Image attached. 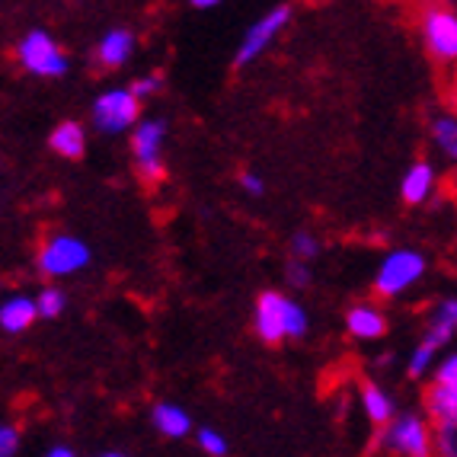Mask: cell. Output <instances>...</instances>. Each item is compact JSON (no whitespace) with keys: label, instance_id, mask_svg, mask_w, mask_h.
Returning a JSON list of instances; mask_svg holds the SVG:
<instances>
[{"label":"cell","instance_id":"1","mask_svg":"<svg viewBox=\"0 0 457 457\" xmlns=\"http://www.w3.org/2000/svg\"><path fill=\"white\" fill-rule=\"evenodd\" d=\"M256 333L262 336V343L275 345L282 339H301L307 333V313L301 304H295L291 297L278 295V291H262L256 301Z\"/></svg>","mask_w":457,"mask_h":457},{"label":"cell","instance_id":"2","mask_svg":"<svg viewBox=\"0 0 457 457\" xmlns=\"http://www.w3.org/2000/svg\"><path fill=\"white\" fill-rule=\"evenodd\" d=\"M16 62L36 77L68 74V54L46 29H32L16 42Z\"/></svg>","mask_w":457,"mask_h":457},{"label":"cell","instance_id":"3","mask_svg":"<svg viewBox=\"0 0 457 457\" xmlns=\"http://www.w3.org/2000/svg\"><path fill=\"white\" fill-rule=\"evenodd\" d=\"M87 266H90V246L74 234L48 237L38 250V272L48 278H68Z\"/></svg>","mask_w":457,"mask_h":457},{"label":"cell","instance_id":"4","mask_svg":"<svg viewBox=\"0 0 457 457\" xmlns=\"http://www.w3.org/2000/svg\"><path fill=\"white\" fill-rule=\"evenodd\" d=\"M141 119V96L135 90H106L99 93L96 103H93V125L106 135H119V131H129Z\"/></svg>","mask_w":457,"mask_h":457},{"label":"cell","instance_id":"5","mask_svg":"<svg viewBox=\"0 0 457 457\" xmlns=\"http://www.w3.org/2000/svg\"><path fill=\"white\" fill-rule=\"evenodd\" d=\"M426 272V256L416 250H394L387 253V260L381 262L378 275H374V291L381 297H396L406 288L420 282Z\"/></svg>","mask_w":457,"mask_h":457},{"label":"cell","instance_id":"6","mask_svg":"<svg viewBox=\"0 0 457 457\" xmlns=\"http://www.w3.org/2000/svg\"><path fill=\"white\" fill-rule=\"evenodd\" d=\"M163 135H167V122L163 119H145V122L135 125V135H131V151H135V163L141 179L147 183H161L167 176L163 167Z\"/></svg>","mask_w":457,"mask_h":457},{"label":"cell","instance_id":"7","mask_svg":"<svg viewBox=\"0 0 457 457\" xmlns=\"http://www.w3.org/2000/svg\"><path fill=\"white\" fill-rule=\"evenodd\" d=\"M288 20H291V7H288V4L269 10L262 20H256V23L246 29L240 48H237V58H234L237 68H246L250 62H256V58H260V54L275 42V36H278V32L288 26Z\"/></svg>","mask_w":457,"mask_h":457},{"label":"cell","instance_id":"8","mask_svg":"<svg viewBox=\"0 0 457 457\" xmlns=\"http://www.w3.org/2000/svg\"><path fill=\"white\" fill-rule=\"evenodd\" d=\"M384 445H387L390 451H396V454H406V457H426L428 451L435 448L428 426L420 416H412V412L394 416V422H390L387 432H384Z\"/></svg>","mask_w":457,"mask_h":457},{"label":"cell","instance_id":"9","mask_svg":"<svg viewBox=\"0 0 457 457\" xmlns=\"http://www.w3.org/2000/svg\"><path fill=\"white\" fill-rule=\"evenodd\" d=\"M422 38L432 58L457 62V13L442 7H428L422 13Z\"/></svg>","mask_w":457,"mask_h":457},{"label":"cell","instance_id":"10","mask_svg":"<svg viewBox=\"0 0 457 457\" xmlns=\"http://www.w3.org/2000/svg\"><path fill=\"white\" fill-rule=\"evenodd\" d=\"M38 317H42V313H38L36 297L13 295V297H7V301L0 304V327H4V333H10V336L26 333V329H29Z\"/></svg>","mask_w":457,"mask_h":457},{"label":"cell","instance_id":"11","mask_svg":"<svg viewBox=\"0 0 457 457\" xmlns=\"http://www.w3.org/2000/svg\"><path fill=\"white\" fill-rule=\"evenodd\" d=\"M428 412H432L438 432H457V384H438L426 396Z\"/></svg>","mask_w":457,"mask_h":457},{"label":"cell","instance_id":"12","mask_svg":"<svg viewBox=\"0 0 457 457\" xmlns=\"http://www.w3.org/2000/svg\"><path fill=\"white\" fill-rule=\"evenodd\" d=\"M345 327L355 339H381L387 333V320L374 304H355L345 313Z\"/></svg>","mask_w":457,"mask_h":457},{"label":"cell","instance_id":"13","mask_svg":"<svg viewBox=\"0 0 457 457\" xmlns=\"http://www.w3.org/2000/svg\"><path fill=\"white\" fill-rule=\"evenodd\" d=\"M131 52H135V36H131L129 29H112L99 38L96 62L103 64V68H122L131 58Z\"/></svg>","mask_w":457,"mask_h":457},{"label":"cell","instance_id":"14","mask_svg":"<svg viewBox=\"0 0 457 457\" xmlns=\"http://www.w3.org/2000/svg\"><path fill=\"white\" fill-rule=\"evenodd\" d=\"M435 189V167L432 163H412L406 170L403 183H400V195L406 205H422Z\"/></svg>","mask_w":457,"mask_h":457},{"label":"cell","instance_id":"15","mask_svg":"<svg viewBox=\"0 0 457 457\" xmlns=\"http://www.w3.org/2000/svg\"><path fill=\"white\" fill-rule=\"evenodd\" d=\"M151 422L154 428L163 435V438H186V435L192 432V420L189 412L183 410V406H173V403H157L151 412Z\"/></svg>","mask_w":457,"mask_h":457},{"label":"cell","instance_id":"16","mask_svg":"<svg viewBox=\"0 0 457 457\" xmlns=\"http://www.w3.org/2000/svg\"><path fill=\"white\" fill-rule=\"evenodd\" d=\"M48 147L64 161H80L87 151V135L77 122H62L48 135Z\"/></svg>","mask_w":457,"mask_h":457},{"label":"cell","instance_id":"17","mask_svg":"<svg viewBox=\"0 0 457 457\" xmlns=\"http://www.w3.org/2000/svg\"><path fill=\"white\" fill-rule=\"evenodd\" d=\"M361 406H365L368 420H371L374 426H390V422H394V416H396L394 400H390V396L371 381L361 384Z\"/></svg>","mask_w":457,"mask_h":457},{"label":"cell","instance_id":"18","mask_svg":"<svg viewBox=\"0 0 457 457\" xmlns=\"http://www.w3.org/2000/svg\"><path fill=\"white\" fill-rule=\"evenodd\" d=\"M454 329H457V301H445V304H438V311H435L432 323H428L422 339L432 343L435 349H442L451 336H454Z\"/></svg>","mask_w":457,"mask_h":457},{"label":"cell","instance_id":"19","mask_svg":"<svg viewBox=\"0 0 457 457\" xmlns=\"http://www.w3.org/2000/svg\"><path fill=\"white\" fill-rule=\"evenodd\" d=\"M432 141L445 157L457 161V119L454 115H438V119H435L432 122Z\"/></svg>","mask_w":457,"mask_h":457},{"label":"cell","instance_id":"20","mask_svg":"<svg viewBox=\"0 0 457 457\" xmlns=\"http://www.w3.org/2000/svg\"><path fill=\"white\" fill-rule=\"evenodd\" d=\"M38 301V313L46 317V320H54V317H62V311L68 307V295L62 288H46L42 295L36 297Z\"/></svg>","mask_w":457,"mask_h":457},{"label":"cell","instance_id":"21","mask_svg":"<svg viewBox=\"0 0 457 457\" xmlns=\"http://www.w3.org/2000/svg\"><path fill=\"white\" fill-rule=\"evenodd\" d=\"M291 256H297V260H317L320 256V240L313 234H307V230H301V234L291 237Z\"/></svg>","mask_w":457,"mask_h":457},{"label":"cell","instance_id":"22","mask_svg":"<svg viewBox=\"0 0 457 457\" xmlns=\"http://www.w3.org/2000/svg\"><path fill=\"white\" fill-rule=\"evenodd\" d=\"M435 345L432 343H426V339H422L420 343V349L412 352V359H410V368H406V371H410V378H422V374L428 371V365H432V359H435Z\"/></svg>","mask_w":457,"mask_h":457},{"label":"cell","instance_id":"23","mask_svg":"<svg viewBox=\"0 0 457 457\" xmlns=\"http://www.w3.org/2000/svg\"><path fill=\"white\" fill-rule=\"evenodd\" d=\"M198 448L212 457L228 454V442H224V435H218L214 428H198Z\"/></svg>","mask_w":457,"mask_h":457},{"label":"cell","instance_id":"24","mask_svg":"<svg viewBox=\"0 0 457 457\" xmlns=\"http://www.w3.org/2000/svg\"><path fill=\"white\" fill-rule=\"evenodd\" d=\"M288 282L295 285V288H304L307 282H311V269H307V260H291L288 266Z\"/></svg>","mask_w":457,"mask_h":457},{"label":"cell","instance_id":"25","mask_svg":"<svg viewBox=\"0 0 457 457\" xmlns=\"http://www.w3.org/2000/svg\"><path fill=\"white\" fill-rule=\"evenodd\" d=\"M16 451H20V432L13 426H4L0 428V454L13 457Z\"/></svg>","mask_w":457,"mask_h":457},{"label":"cell","instance_id":"26","mask_svg":"<svg viewBox=\"0 0 457 457\" xmlns=\"http://www.w3.org/2000/svg\"><path fill=\"white\" fill-rule=\"evenodd\" d=\"M131 90L137 93L141 99H147V96H154V93L161 90V74H151V77H137L135 84H131Z\"/></svg>","mask_w":457,"mask_h":457},{"label":"cell","instance_id":"27","mask_svg":"<svg viewBox=\"0 0 457 457\" xmlns=\"http://www.w3.org/2000/svg\"><path fill=\"white\" fill-rule=\"evenodd\" d=\"M435 381H438V384H457V352H454V355H448V359L438 365Z\"/></svg>","mask_w":457,"mask_h":457},{"label":"cell","instance_id":"28","mask_svg":"<svg viewBox=\"0 0 457 457\" xmlns=\"http://www.w3.org/2000/svg\"><path fill=\"white\" fill-rule=\"evenodd\" d=\"M240 183H244V189L250 192V195H262V192H266V183H262L256 173H244L240 176Z\"/></svg>","mask_w":457,"mask_h":457},{"label":"cell","instance_id":"29","mask_svg":"<svg viewBox=\"0 0 457 457\" xmlns=\"http://www.w3.org/2000/svg\"><path fill=\"white\" fill-rule=\"evenodd\" d=\"M46 454L48 457H71V454H74V448H71V445H52Z\"/></svg>","mask_w":457,"mask_h":457},{"label":"cell","instance_id":"30","mask_svg":"<svg viewBox=\"0 0 457 457\" xmlns=\"http://www.w3.org/2000/svg\"><path fill=\"white\" fill-rule=\"evenodd\" d=\"M189 4H192L195 10H212V7H218L221 0H189Z\"/></svg>","mask_w":457,"mask_h":457},{"label":"cell","instance_id":"31","mask_svg":"<svg viewBox=\"0 0 457 457\" xmlns=\"http://www.w3.org/2000/svg\"><path fill=\"white\" fill-rule=\"evenodd\" d=\"M451 183H454V189H457V170H454V176H451Z\"/></svg>","mask_w":457,"mask_h":457}]
</instances>
